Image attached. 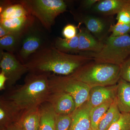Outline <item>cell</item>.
I'll list each match as a JSON object with an SVG mask.
<instances>
[{
	"instance_id": "16",
	"label": "cell",
	"mask_w": 130,
	"mask_h": 130,
	"mask_svg": "<svg viewBox=\"0 0 130 130\" xmlns=\"http://www.w3.org/2000/svg\"><path fill=\"white\" fill-rule=\"evenodd\" d=\"M116 99L121 113H130V83L121 78L117 84Z\"/></svg>"
},
{
	"instance_id": "5",
	"label": "cell",
	"mask_w": 130,
	"mask_h": 130,
	"mask_svg": "<svg viewBox=\"0 0 130 130\" xmlns=\"http://www.w3.org/2000/svg\"><path fill=\"white\" fill-rule=\"evenodd\" d=\"M36 18L47 30H51L55 19L66 11L67 6L62 0H22L19 1Z\"/></svg>"
},
{
	"instance_id": "23",
	"label": "cell",
	"mask_w": 130,
	"mask_h": 130,
	"mask_svg": "<svg viewBox=\"0 0 130 130\" xmlns=\"http://www.w3.org/2000/svg\"><path fill=\"white\" fill-rule=\"evenodd\" d=\"M79 45V37L78 35L72 38H66L58 37L55 40L54 47L59 51L63 53H77Z\"/></svg>"
},
{
	"instance_id": "17",
	"label": "cell",
	"mask_w": 130,
	"mask_h": 130,
	"mask_svg": "<svg viewBox=\"0 0 130 130\" xmlns=\"http://www.w3.org/2000/svg\"><path fill=\"white\" fill-rule=\"evenodd\" d=\"M40 107L26 111L22 114L18 122L24 130H39L41 120Z\"/></svg>"
},
{
	"instance_id": "34",
	"label": "cell",
	"mask_w": 130,
	"mask_h": 130,
	"mask_svg": "<svg viewBox=\"0 0 130 130\" xmlns=\"http://www.w3.org/2000/svg\"><path fill=\"white\" fill-rule=\"evenodd\" d=\"M14 33L9 31L8 30L4 28L2 25H0V38L3 37L12 33Z\"/></svg>"
},
{
	"instance_id": "27",
	"label": "cell",
	"mask_w": 130,
	"mask_h": 130,
	"mask_svg": "<svg viewBox=\"0 0 130 130\" xmlns=\"http://www.w3.org/2000/svg\"><path fill=\"white\" fill-rule=\"evenodd\" d=\"M111 32V37H118L127 35L130 32V24L116 23L111 25L109 29Z\"/></svg>"
},
{
	"instance_id": "30",
	"label": "cell",
	"mask_w": 130,
	"mask_h": 130,
	"mask_svg": "<svg viewBox=\"0 0 130 130\" xmlns=\"http://www.w3.org/2000/svg\"><path fill=\"white\" fill-rule=\"evenodd\" d=\"M77 27L72 24H68L65 26L62 30V35L65 38L72 39L77 35Z\"/></svg>"
},
{
	"instance_id": "22",
	"label": "cell",
	"mask_w": 130,
	"mask_h": 130,
	"mask_svg": "<svg viewBox=\"0 0 130 130\" xmlns=\"http://www.w3.org/2000/svg\"><path fill=\"white\" fill-rule=\"evenodd\" d=\"M115 99L108 100L92 108L90 112L91 125L92 130L97 129L100 121L109 109Z\"/></svg>"
},
{
	"instance_id": "31",
	"label": "cell",
	"mask_w": 130,
	"mask_h": 130,
	"mask_svg": "<svg viewBox=\"0 0 130 130\" xmlns=\"http://www.w3.org/2000/svg\"><path fill=\"white\" fill-rule=\"evenodd\" d=\"M7 80V79L6 77L3 73L1 72L0 73V90L1 91L3 90L5 88Z\"/></svg>"
},
{
	"instance_id": "24",
	"label": "cell",
	"mask_w": 130,
	"mask_h": 130,
	"mask_svg": "<svg viewBox=\"0 0 130 130\" xmlns=\"http://www.w3.org/2000/svg\"><path fill=\"white\" fill-rule=\"evenodd\" d=\"M82 22L86 26V29L98 38L105 30L106 26L102 20L92 16H86L82 19Z\"/></svg>"
},
{
	"instance_id": "1",
	"label": "cell",
	"mask_w": 130,
	"mask_h": 130,
	"mask_svg": "<svg viewBox=\"0 0 130 130\" xmlns=\"http://www.w3.org/2000/svg\"><path fill=\"white\" fill-rule=\"evenodd\" d=\"M91 60L88 56L66 53L54 46H45L30 56L24 64L30 73L53 72L69 76Z\"/></svg>"
},
{
	"instance_id": "20",
	"label": "cell",
	"mask_w": 130,
	"mask_h": 130,
	"mask_svg": "<svg viewBox=\"0 0 130 130\" xmlns=\"http://www.w3.org/2000/svg\"><path fill=\"white\" fill-rule=\"evenodd\" d=\"M121 113L119 110L116 98L100 121L96 130H108L118 120Z\"/></svg>"
},
{
	"instance_id": "29",
	"label": "cell",
	"mask_w": 130,
	"mask_h": 130,
	"mask_svg": "<svg viewBox=\"0 0 130 130\" xmlns=\"http://www.w3.org/2000/svg\"><path fill=\"white\" fill-rule=\"evenodd\" d=\"M117 23L130 24V3L128 7L117 14Z\"/></svg>"
},
{
	"instance_id": "8",
	"label": "cell",
	"mask_w": 130,
	"mask_h": 130,
	"mask_svg": "<svg viewBox=\"0 0 130 130\" xmlns=\"http://www.w3.org/2000/svg\"><path fill=\"white\" fill-rule=\"evenodd\" d=\"M33 26L25 33L21 41L19 54L23 62H25L30 56L45 46L43 45L41 35L39 31L33 29Z\"/></svg>"
},
{
	"instance_id": "6",
	"label": "cell",
	"mask_w": 130,
	"mask_h": 130,
	"mask_svg": "<svg viewBox=\"0 0 130 130\" xmlns=\"http://www.w3.org/2000/svg\"><path fill=\"white\" fill-rule=\"evenodd\" d=\"M49 81L50 91H62L70 94L74 99L76 109L88 101L90 86L70 75L50 74Z\"/></svg>"
},
{
	"instance_id": "4",
	"label": "cell",
	"mask_w": 130,
	"mask_h": 130,
	"mask_svg": "<svg viewBox=\"0 0 130 130\" xmlns=\"http://www.w3.org/2000/svg\"><path fill=\"white\" fill-rule=\"evenodd\" d=\"M79 54L90 57L97 63L121 66L130 56V36L127 34L120 36H109L99 53L83 52Z\"/></svg>"
},
{
	"instance_id": "21",
	"label": "cell",
	"mask_w": 130,
	"mask_h": 130,
	"mask_svg": "<svg viewBox=\"0 0 130 130\" xmlns=\"http://www.w3.org/2000/svg\"><path fill=\"white\" fill-rule=\"evenodd\" d=\"M24 34L14 32L0 38L1 50H6L13 54L21 45L22 38Z\"/></svg>"
},
{
	"instance_id": "15",
	"label": "cell",
	"mask_w": 130,
	"mask_h": 130,
	"mask_svg": "<svg viewBox=\"0 0 130 130\" xmlns=\"http://www.w3.org/2000/svg\"><path fill=\"white\" fill-rule=\"evenodd\" d=\"M130 0H102L94 6L95 11L105 15L118 14L128 7Z\"/></svg>"
},
{
	"instance_id": "18",
	"label": "cell",
	"mask_w": 130,
	"mask_h": 130,
	"mask_svg": "<svg viewBox=\"0 0 130 130\" xmlns=\"http://www.w3.org/2000/svg\"><path fill=\"white\" fill-rule=\"evenodd\" d=\"M5 5V6H1L0 20L31 15L19 1L16 3L14 2V3L8 2Z\"/></svg>"
},
{
	"instance_id": "2",
	"label": "cell",
	"mask_w": 130,
	"mask_h": 130,
	"mask_svg": "<svg viewBox=\"0 0 130 130\" xmlns=\"http://www.w3.org/2000/svg\"><path fill=\"white\" fill-rule=\"evenodd\" d=\"M50 74L30 72L24 84L5 99L11 101L23 113L40 107L46 102L51 92L49 81Z\"/></svg>"
},
{
	"instance_id": "35",
	"label": "cell",
	"mask_w": 130,
	"mask_h": 130,
	"mask_svg": "<svg viewBox=\"0 0 130 130\" xmlns=\"http://www.w3.org/2000/svg\"><path fill=\"white\" fill-rule=\"evenodd\" d=\"M90 130H92V129H90Z\"/></svg>"
},
{
	"instance_id": "28",
	"label": "cell",
	"mask_w": 130,
	"mask_h": 130,
	"mask_svg": "<svg viewBox=\"0 0 130 130\" xmlns=\"http://www.w3.org/2000/svg\"><path fill=\"white\" fill-rule=\"evenodd\" d=\"M120 78L130 83V56L120 66Z\"/></svg>"
},
{
	"instance_id": "33",
	"label": "cell",
	"mask_w": 130,
	"mask_h": 130,
	"mask_svg": "<svg viewBox=\"0 0 130 130\" xmlns=\"http://www.w3.org/2000/svg\"><path fill=\"white\" fill-rule=\"evenodd\" d=\"M3 130H24L18 122H16Z\"/></svg>"
},
{
	"instance_id": "32",
	"label": "cell",
	"mask_w": 130,
	"mask_h": 130,
	"mask_svg": "<svg viewBox=\"0 0 130 130\" xmlns=\"http://www.w3.org/2000/svg\"><path fill=\"white\" fill-rule=\"evenodd\" d=\"M98 1V0H86L83 1V5L86 8L89 9L94 6Z\"/></svg>"
},
{
	"instance_id": "9",
	"label": "cell",
	"mask_w": 130,
	"mask_h": 130,
	"mask_svg": "<svg viewBox=\"0 0 130 130\" xmlns=\"http://www.w3.org/2000/svg\"><path fill=\"white\" fill-rule=\"evenodd\" d=\"M46 102L52 106L56 115L71 114L76 109L73 98L62 91L50 92Z\"/></svg>"
},
{
	"instance_id": "10",
	"label": "cell",
	"mask_w": 130,
	"mask_h": 130,
	"mask_svg": "<svg viewBox=\"0 0 130 130\" xmlns=\"http://www.w3.org/2000/svg\"><path fill=\"white\" fill-rule=\"evenodd\" d=\"M23 112L19 110L11 101L1 98L0 101V130H3L18 122Z\"/></svg>"
},
{
	"instance_id": "14",
	"label": "cell",
	"mask_w": 130,
	"mask_h": 130,
	"mask_svg": "<svg viewBox=\"0 0 130 130\" xmlns=\"http://www.w3.org/2000/svg\"><path fill=\"white\" fill-rule=\"evenodd\" d=\"M32 15L0 20V25L12 32L25 34L34 25Z\"/></svg>"
},
{
	"instance_id": "7",
	"label": "cell",
	"mask_w": 130,
	"mask_h": 130,
	"mask_svg": "<svg viewBox=\"0 0 130 130\" xmlns=\"http://www.w3.org/2000/svg\"><path fill=\"white\" fill-rule=\"evenodd\" d=\"M1 72L6 77V85L10 88L14 85L22 76L29 72L28 68L22 64L13 54L1 50Z\"/></svg>"
},
{
	"instance_id": "11",
	"label": "cell",
	"mask_w": 130,
	"mask_h": 130,
	"mask_svg": "<svg viewBox=\"0 0 130 130\" xmlns=\"http://www.w3.org/2000/svg\"><path fill=\"white\" fill-rule=\"evenodd\" d=\"M93 108L88 101L71 114V123L69 130L91 129L90 112Z\"/></svg>"
},
{
	"instance_id": "25",
	"label": "cell",
	"mask_w": 130,
	"mask_h": 130,
	"mask_svg": "<svg viewBox=\"0 0 130 130\" xmlns=\"http://www.w3.org/2000/svg\"><path fill=\"white\" fill-rule=\"evenodd\" d=\"M108 130H130V113H121L118 120Z\"/></svg>"
},
{
	"instance_id": "19",
	"label": "cell",
	"mask_w": 130,
	"mask_h": 130,
	"mask_svg": "<svg viewBox=\"0 0 130 130\" xmlns=\"http://www.w3.org/2000/svg\"><path fill=\"white\" fill-rule=\"evenodd\" d=\"M41 120L38 130H55L56 114L48 103L46 102L40 107Z\"/></svg>"
},
{
	"instance_id": "13",
	"label": "cell",
	"mask_w": 130,
	"mask_h": 130,
	"mask_svg": "<svg viewBox=\"0 0 130 130\" xmlns=\"http://www.w3.org/2000/svg\"><path fill=\"white\" fill-rule=\"evenodd\" d=\"M78 33L79 37V45L77 53L83 52L99 53L102 49L104 43L98 40L86 29H79Z\"/></svg>"
},
{
	"instance_id": "3",
	"label": "cell",
	"mask_w": 130,
	"mask_h": 130,
	"mask_svg": "<svg viewBox=\"0 0 130 130\" xmlns=\"http://www.w3.org/2000/svg\"><path fill=\"white\" fill-rule=\"evenodd\" d=\"M120 73V66L94 61L86 63L70 76L92 88L117 84Z\"/></svg>"
},
{
	"instance_id": "26",
	"label": "cell",
	"mask_w": 130,
	"mask_h": 130,
	"mask_svg": "<svg viewBox=\"0 0 130 130\" xmlns=\"http://www.w3.org/2000/svg\"><path fill=\"white\" fill-rule=\"evenodd\" d=\"M71 123V114L56 115L55 118V130H69Z\"/></svg>"
},
{
	"instance_id": "12",
	"label": "cell",
	"mask_w": 130,
	"mask_h": 130,
	"mask_svg": "<svg viewBox=\"0 0 130 130\" xmlns=\"http://www.w3.org/2000/svg\"><path fill=\"white\" fill-rule=\"evenodd\" d=\"M117 89V84L112 86L91 88L88 102L92 108L97 106L108 100L115 99Z\"/></svg>"
}]
</instances>
